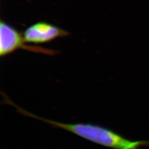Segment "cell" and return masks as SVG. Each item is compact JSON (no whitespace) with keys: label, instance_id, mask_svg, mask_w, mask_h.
<instances>
[{"label":"cell","instance_id":"6da1fadb","mask_svg":"<svg viewBox=\"0 0 149 149\" xmlns=\"http://www.w3.org/2000/svg\"><path fill=\"white\" fill-rule=\"evenodd\" d=\"M17 111L22 114L46 123L55 128H60L90 141L95 144L113 149H139L149 145V141H132L120 134L99 125L91 123H65L44 118L28 112L12 103Z\"/></svg>","mask_w":149,"mask_h":149},{"label":"cell","instance_id":"7a4b0ae2","mask_svg":"<svg viewBox=\"0 0 149 149\" xmlns=\"http://www.w3.org/2000/svg\"><path fill=\"white\" fill-rule=\"evenodd\" d=\"M18 49H24L50 56L58 54L57 50L27 45L22 34L1 20L0 23V56L5 57Z\"/></svg>","mask_w":149,"mask_h":149},{"label":"cell","instance_id":"3957f363","mask_svg":"<svg viewBox=\"0 0 149 149\" xmlns=\"http://www.w3.org/2000/svg\"><path fill=\"white\" fill-rule=\"evenodd\" d=\"M70 33L52 24L45 22H38L26 28L23 37L27 43L36 44L52 42L59 38L69 36Z\"/></svg>","mask_w":149,"mask_h":149}]
</instances>
